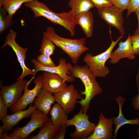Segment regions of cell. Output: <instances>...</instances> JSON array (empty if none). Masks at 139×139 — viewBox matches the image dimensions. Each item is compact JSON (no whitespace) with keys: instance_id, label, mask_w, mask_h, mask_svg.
Masks as SVG:
<instances>
[{"instance_id":"20","label":"cell","mask_w":139,"mask_h":139,"mask_svg":"<svg viewBox=\"0 0 139 139\" xmlns=\"http://www.w3.org/2000/svg\"><path fill=\"white\" fill-rule=\"evenodd\" d=\"M61 127L53 124L49 118L40 127L38 134L35 136L28 137L29 139H52L56 133Z\"/></svg>"},{"instance_id":"28","label":"cell","mask_w":139,"mask_h":139,"mask_svg":"<svg viewBox=\"0 0 139 139\" xmlns=\"http://www.w3.org/2000/svg\"><path fill=\"white\" fill-rule=\"evenodd\" d=\"M98 9L113 5L111 0H90Z\"/></svg>"},{"instance_id":"21","label":"cell","mask_w":139,"mask_h":139,"mask_svg":"<svg viewBox=\"0 0 139 139\" xmlns=\"http://www.w3.org/2000/svg\"><path fill=\"white\" fill-rule=\"evenodd\" d=\"M49 114L53 123L61 127L66 125L68 118L67 114L58 103L54 104L51 107Z\"/></svg>"},{"instance_id":"23","label":"cell","mask_w":139,"mask_h":139,"mask_svg":"<svg viewBox=\"0 0 139 139\" xmlns=\"http://www.w3.org/2000/svg\"><path fill=\"white\" fill-rule=\"evenodd\" d=\"M33 0H0V7H3L8 15L12 18L14 15L23 3Z\"/></svg>"},{"instance_id":"12","label":"cell","mask_w":139,"mask_h":139,"mask_svg":"<svg viewBox=\"0 0 139 139\" xmlns=\"http://www.w3.org/2000/svg\"><path fill=\"white\" fill-rule=\"evenodd\" d=\"M42 75H39L34 79L33 82L35 85L32 89L29 90V85L26 87L23 94L18 101L10 107L12 113L19 110H24L28 105L32 103L38 94L42 89Z\"/></svg>"},{"instance_id":"27","label":"cell","mask_w":139,"mask_h":139,"mask_svg":"<svg viewBox=\"0 0 139 139\" xmlns=\"http://www.w3.org/2000/svg\"><path fill=\"white\" fill-rule=\"evenodd\" d=\"M112 5L119 8L122 12L127 9L130 0H111Z\"/></svg>"},{"instance_id":"9","label":"cell","mask_w":139,"mask_h":139,"mask_svg":"<svg viewBox=\"0 0 139 139\" xmlns=\"http://www.w3.org/2000/svg\"><path fill=\"white\" fill-rule=\"evenodd\" d=\"M30 116V120L25 125L14 129L12 132L8 135L18 136L21 139H25L33 131L40 128L49 118L48 116L37 109Z\"/></svg>"},{"instance_id":"4","label":"cell","mask_w":139,"mask_h":139,"mask_svg":"<svg viewBox=\"0 0 139 139\" xmlns=\"http://www.w3.org/2000/svg\"><path fill=\"white\" fill-rule=\"evenodd\" d=\"M123 38V36L121 35L115 41H113L111 38L110 45L105 51L95 56L88 53L83 57V62L89 66L96 77H105L109 74L110 70L105 66L106 62L109 59L112 51L116 44Z\"/></svg>"},{"instance_id":"19","label":"cell","mask_w":139,"mask_h":139,"mask_svg":"<svg viewBox=\"0 0 139 139\" xmlns=\"http://www.w3.org/2000/svg\"><path fill=\"white\" fill-rule=\"evenodd\" d=\"M75 23L80 25L87 37L93 34V17L89 11L81 13L74 18Z\"/></svg>"},{"instance_id":"25","label":"cell","mask_w":139,"mask_h":139,"mask_svg":"<svg viewBox=\"0 0 139 139\" xmlns=\"http://www.w3.org/2000/svg\"><path fill=\"white\" fill-rule=\"evenodd\" d=\"M55 48V44L49 39L43 36L39 50L41 54L50 56L53 54Z\"/></svg>"},{"instance_id":"22","label":"cell","mask_w":139,"mask_h":139,"mask_svg":"<svg viewBox=\"0 0 139 139\" xmlns=\"http://www.w3.org/2000/svg\"><path fill=\"white\" fill-rule=\"evenodd\" d=\"M68 5L71 8L68 12L74 18L94 7L90 0H69Z\"/></svg>"},{"instance_id":"3","label":"cell","mask_w":139,"mask_h":139,"mask_svg":"<svg viewBox=\"0 0 139 139\" xmlns=\"http://www.w3.org/2000/svg\"><path fill=\"white\" fill-rule=\"evenodd\" d=\"M43 36L51 40L55 45L60 48L69 57L72 63L76 64L82 55L89 50L86 47V38L71 39L58 35L52 27H48Z\"/></svg>"},{"instance_id":"15","label":"cell","mask_w":139,"mask_h":139,"mask_svg":"<svg viewBox=\"0 0 139 139\" xmlns=\"http://www.w3.org/2000/svg\"><path fill=\"white\" fill-rule=\"evenodd\" d=\"M42 75V89L54 94L67 86L66 82L58 74L44 72Z\"/></svg>"},{"instance_id":"26","label":"cell","mask_w":139,"mask_h":139,"mask_svg":"<svg viewBox=\"0 0 139 139\" xmlns=\"http://www.w3.org/2000/svg\"><path fill=\"white\" fill-rule=\"evenodd\" d=\"M36 59L39 63L46 66L54 67L56 66L50 56L41 54L37 57Z\"/></svg>"},{"instance_id":"32","label":"cell","mask_w":139,"mask_h":139,"mask_svg":"<svg viewBox=\"0 0 139 139\" xmlns=\"http://www.w3.org/2000/svg\"><path fill=\"white\" fill-rule=\"evenodd\" d=\"M67 127L66 125L64 126L61 127L55 134L52 139H64L66 129Z\"/></svg>"},{"instance_id":"38","label":"cell","mask_w":139,"mask_h":139,"mask_svg":"<svg viewBox=\"0 0 139 139\" xmlns=\"http://www.w3.org/2000/svg\"><path fill=\"white\" fill-rule=\"evenodd\" d=\"M4 132L3 128L1 126L0 127V137L1 136L2 133Z\"/></svg>"},{"instance_id":"6","label":"cell","mask_w":139,"mask_h":139,"mask_svg":"<svg viewBox=\"0 0 139 139\" xmlns=\"http://www.w3.org/2000/svg\"><path fill=\"white\" fill-rule=\"evenodd\" d=\"M17 33L12 29L6 35L4 44L1 48H3L7 46H10L14 51L17 56V59L22 70L21 74L16 80V81L23 79L26 76L29 75L35 76L37 74L34 69L32 70L28 68L25 62L27 57L26 53L28 50L27 47L23 48L16 42L15 39Z\"/></svg>"},{"instance_id":"24","label":"cell","mask_w":139,"mask_h":139,"mask_svg":"<svg viewBox=\"0 0 139 139\" xmlns=\"http://www.w3.org/2000/svg\"><path fill=\"white\" fill-rule=\"evenodd\" d=\"M6 11L2 7H0V33L10 27L12 24V18L7 14Z\"/></svg>"},{"instance_id":"10","label":"cell","mask_w":139,"mask_h":139,"mask_svg":"<svg viewBox=\"0 0 139 139\" xmlns=\"http://www.w3.org/2000/svg\"><path fill=\"white\" fill-rule=\"evenodd\" d=\"M100 17L110 27L116 28L123 36L125 33L123 12L113 5L98 9Z\"/></svg>"},{"instance_id":"36","label":"cell","mask_w":139,"mask_h":139,"mask_svg":"<svg viewBox=\"0 0 139 139\" xmlns=\"http://www.w3.org/2000/svg\"><path fill=\"white\" fill-rule=\"evenodd\" d=\"M137 17V26H139V7H138L135 12Z\"/></svg>"},{"instance_id":"11","label":"cell","mask_w":139,"mask_h":139,"mask_svg":"<svg viewBox=\"0 0 139 139\" xmlns=\"http://www.w3.org/2000/svg\"><path fill=\"white\" fill-rule=\"evenodd\" d=\"M36 73L39 71H43L56 73L59 75L65 81L68 83L74 82L75 78L68 75L69 71L73 66L70 62H67L65 59L60 58L59 59V64L54 67H49L44 65L38 62L35 58L31 60Z\"/></svg>"},{"instance_id":"17","label":"cell","mask_w":139,"mask_h":139,"mask_svg":"<svg viewBox=\"0 0 139 139\" xmlns=\"http://www.w3.org/2000/svg\"><path fill=\"white\" fill-rule=\"evenodd\" d=\"M52 93L42 89L33 102L38 109L48 116L52 105L56 101Z\"/></svg>"},{"instance_id":"34","label":"cell","mask_w":139,"mask_h":139,"mask_svg":"<svg viewBox=\"0 0 139 139\" xmlns=\"http://www.w3.org/2000/svg\"><path fill=\"white\" fill-rule=\"evenodd\" d=\"M0 139H21L20 137L18 136H9L7 135V132H3L1 136Z\"/></svg>"},{"instance_id":"30","label":"cell","mask_w":139,"mask_h":139,"mask_svg":"<svg viewBox=\"0 0 139 139\" xmlns=\"http://www.w3.org/2000/svg\"><path fill=\"white\" fill-rule=\"evenodd\" d=\"M139 7V0H130L128 7L127 17L128 18L133 12Z\"/></svg>"},{"instance_id":"8","label":"cell","mask_w":139,"mask_h":139,"mask_svg":"<svg viewBox=\"0 0 139 139\" xmlns=\"http://www.w3.org/2000/svg\"><path fill=\"white\" fill-rule=\"evenodd\" d=\"M56 101L68 114L74 110L78 99H83L72 84L54 94Z\"/></svg>"},{"instance_id":"5","label":"cell","mask_w":139,"mask_h":139,"mask_svg":"<svg viewBox=\"0 0 139 139\" xmlns=\"http://www.w3.org/2000/svg\"><path fill=\"white\" fill-rule=\"evenodd\" d=\"M81 109L79 112L71 119H68L66 124L68 127L75 126V131L70 134V136L74 139H87L93 133L96 125L90 122L89 116Z\"/></svg>"},{"instance_id":"29","label":"cell","mask_w":139,"mask_h":139,"mask_svg":"<svg viewBox=\"0 0 139 139\" xmlns=\"http://www.w3.org/2000/svg\"><path fill=\"white\" fill-rule=\"evenodd\" d=\"M131 41L136 55L139 54V34L131 36Z\"/></svg>"},{"instance_id":"39","label":"cell","mask_w":139,"mask_h":139,"mask_svg":"<svg viewBox=\"0 0 139 139\" xmlns=\"http://www.w3.org/2000/svg\"><path fill=\"white\" fill-rule=\"evenodd\" d=\"M138 128L137 130V133L138 135L139 136V121L138 123ZM137 139H139V137H138L137 138Z\"/></svg>"},{"instance_id":"16","label":"cell","mask_w":139,"mask_h":139,"mask_svg":"<svg viewBox=\"0 0 139 139\" xmlns=\"http://www.w3.org/2000/svg\"><path fill=\"white\" fill-rule=\"evenodd\" d=\"M36 109L34 105H31L27 109L18 110L12 114L7 115L2 120V126L4 132L7 133L12 130L13 127L20 121L25 118H28Z\"/></svg>"},{"instance_id":"2","label":"cell","mask_w":139,"mask_h":139,"mask_svg":"<svg viewBox=\"0 0 139 139\" xmlns=\"http://www.w3.org/2000/svg\"><path fill=\"white\" fill-rule=\"evenodd\" d=\"M24 5L31 9L33 13L34 18L44 17L53 23L63 27L70 32L71 37L74 36L76 25L74 18L68 12L63 11L59 13L55 12L50 10L44 3L38 0L25 2Z\"/></svg>"},{"instance_id":"7","label":"cell","mask_w":139,"mask_h":139,"mask_svg":"<svg viewBox=\"0 0 139 139\" xmlns=\"http://www.w3.org/2000/svg\"><path fill=\"white\" fill-rule=\"evenodd\" d=\"M34 76H33L29 81L20 80L10 85L0 86V94L4 103L7 108H10L16 103L21 97L23 92L34 79Z\"/></svg>"},{"instance_id":"14","label":"cell","mask_w":139,"mask_h":139,"mask_svg":"<svg viewBox=\"0 0 139 139\" xmlns=\"http://www.w3.org/2000/svg\"><path fill=\"white\" fill-rule=\"evenodd\" d=\"M135 55L132 47L131 36L129 34L126 39L123 42L121 41L118 44V47L112 52L109 63L116 64L121 59L125 58L133 60L135 58Z\"/></svg>"},{"instance_id":"35","label":"cell","mask_w":139,"mask_h":139,"mask_svg":"<svg viewBox=\"0 0 139 139\" xmlns=\"http://www.w3.org/2000/svg\"><path fill=\"white\" fill-rule=\"evenodd\" d=\"M135 81L137 91L138 93L139 92V70L138 72V73L136 77Z\"/></svg>"},{"instance_id":"13","label":"cell","mask_w":139,"mask_h":139,"mask_svg":"<svg viewBox=\"0 0 139 139\" xmlns=\"http://www.w3.org/2000/svg\"><path fill=\"white\" fill-rule=\"evenodd\" d=\"M93 133L87 139H111L112 138V118L108 119L101 113Z\"/></svg>"},{"instance_id":"37","label":"cell","mask_w":139,"mask_h":139,"mask_svg":"<svg viewBox=\"0 0 139 139\" xmlns=\"http://www.w3.org/2000/svg\"><path fill=\"white\" fill-rule=\"evenodd\" d=\"M138 34H139V26H137V28L133 34L135 35Z\"/></svg>"},{"instance_id":"33","label":"cell","mask_w":139,"mask_h":139,"mask_svg":"<svg viewBox=\"0 0 139 139\" xmlns=\"http://www.w3.org/2000/svg\"><path fill=\"white\" fill-rule=\"evenodd\" d=\"M131 103L135 109L139 110V92L133 98Z\"/></svg>"},{"instance_id":"18","label":"cell","mask_w":139,"mask_h":139,"mask_svg":"<svg viewBox=\"0 0 139 139\" xmlns=\"http://www.w3.org/2000/svg\"><path fill=\"white\" fill-rule=\"evenodd\" d=\"M115 100L118 104L119 113L117 117H113L112 118L115 127L114 134L112 136L113 139L116 138L118 131L122 126L126 124L138 125L139 121L138 118L135 119L128 120L124 117L122 112V107L125 100V98L119 95L115 98Z\"/></svg>"},{"instance_id":"31","label":"cell","mask_w":139,"mask_h":139,"mask_svg":"<svg viewBox=\"0 0 139 139\" xmlns=\"http://www.w3.org/2000/svg\"><path fill=\"white\" fill-rule=\"evenodd\" d=\"M7 107L4 103L2 97L0 94V120H2L7 114Z\"/></svg>"},{"instance_id":"1","label":"cell","mask_w":139,"mask_h":139,"mask_svg":"<svg viewBox=\"0 0 139 139\" xmlns=\"http://www.w3.org/2000/svg\"><path fill=\"white\" fill-rule=\"evenodd\" d=\"M68 75L79 79L84 85V90L81 93L85 95V97L77 102L81 105V109L86 112L90 107L92 100L95 96L101 93L103 90L86 65L77 64L73 66L69 71Z\"/></svg>"}]
</instances>
